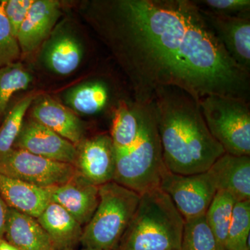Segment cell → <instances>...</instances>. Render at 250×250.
I'll use <instances>...</instances> for the list:
<instances>
[{
  "instance_id": "6da1fadb",
  "label": "cell",
  "mask_w": 250,
  "mask_h": 250,
  "mask_svg": "<svg viewBox=\"0 0 250 250\" xmlns=\"http://www.w3.org/2000/svg\"><path fill=\"white\" fill-rule=\"evenodd\" d=\"M101 9L135 101H153L163 87L197 101L208 95L249 101L250 72L230 57L195 1L118 0Z\"/></svg>"
},
{
  "instance_id": "7a4b0ae2",
  "label": "cell",
  "mask_w": 250,
  "mask_h": 250,
  "mask_svg": "<svg viewBox=\"0 0 250 250\" xmlns=\"http://www.w3.org/2000/svg\"><path fill=\"white\" fill-rule=\"evenodd\" d=\"M153 103L167 170L182 175L207 172L225 154L207 127L199 101L191 95L163 87L156 90Z\"/></svg>"
},
{
  "instance_id": "3957f363",
  "label": "cell",
  "mask_w": 250,
  "mask_h": 250,
  "mask_svg": "<svg viewBox=\"0 0 250 250\" xmlns=\"http://www.w3.org/2000/svg\"><path fill=\"white\" fill-rule=\"evenodd\" d=\"M185 220L160 188L141 194L114 250H181Z\"/></svg>"
},
{
  "instance_id": "277c9868",
  "label": "cell",
  "mask_w": 250,
  "mask_h": 250,
  "mask_svg": "<svg viewBox=\"0 0 250 250\" xmlns=\"http://www.w3.org/2000/svg\"><path fill=\"white\" fill-rule=\"evenodd\" d=\"M142 124L139 136L126 149H115L113 182L139 195L159 188L166 168L156 125L153 101L142 103Z\"/></svg>"
},
{
  "instance_id": "5b68a950",
  "label": "cell",
  "mask_w": 250,
  "mask_h": 250,
  "mask_svg": "<svg viewBox=\"0 0 250 250\" xmlns=\"http://www.w3.org/2000/svg\"><path fill=\"white\" fill-rule=\"evenodd\" d=\"M141 195L115 182L99 187V203L83 228L81 244L95 250H114L134 216Z\"/></svg>"
},
{
  "instance_id": "8992f818",
  "label": "cell",
  "mask_w": 250,
  "mask_h": 250,
  "mask_svg": "<svg viewBox=\"0 0 250 250\" xmlns=\"http://www.w3.org/2000/svg\"><path fill=\"white\" fill-rule=\"evenodd\" d=\"M210 134L225 153L250 156V105L241 98L208 95L199 101Z\"/></svg>"
},
{
  "instance_id": "52a82bcc",
  "label": "cell",
  "mask_w": 250,
  "mask_h": 250,
  "mask_svg": "<svg viewBox=\"0 0 250 250\" xmlns=\"http://www.w3.org/2000/svg\"><path fill=\"white\" fill-rule=\"evenodd\" d=\"M0 174L42 188L57 187L77 174L76 167L13 148L0 157Z\"/></svg>"
},
{
  "instance_id": "ba28073f",
  "label": "cell",
  "mask_w": 250,
  "mask_h": 250,
  "mask_svg": "<svg viewBox=\"0 0 250 250\" xmlns=\"http://www.w3.org/2000/svg\"><path fill=\"white\" fill-rule=\"evenodd\" d=\"M159 188L170 197L184 220L205 215L217 192L208 171L182 175L167 170Z\"/></svg>"
},
{
  "instance_id": "9c48e42d",
  "label": "cell",
  "mask_w": 250,
  "mask_h": 250,
  "mask_svg": "<svg viewBox=\"0 0 250 250\" xmlns=\"http://www.w3.org/2000/svg\"><path fill=\"white\" fill-rule=\"evenodd\" d=\"M77 148L75 167L79 175L97 187L113 182L116 155L109 135L98 134L83 139Z\"/></svg>"
},
{
  "instance_id": "30bf717a",
  "label": "cell",
  "mask_w": 250,
  "mask_h": 250,
  "mask_svg": "<svg viewBox=\"0 0 250 250\" xmlns=\"http://www.w3.org/2000/svg\"><path fill=\"white\" fill-rule=\"evenodd\" d=\"M14 148L74 166L77 160L75 145L34 119L24 123Z\"/></svg>"
},
{
  "instance_id": "8fae6325",
  "label": "cell",
  "mask_w": 250,
  "mask_h": 250,
  "mask_svg": "<svg viewBox=\"0 0 250 250\" xmlns=\"http://www.w3.org/2000/svg\"><path fill=\"white\" fill-rule=\"evenodd\" d=\"M200 9L230 57L250 72V18L220 16Z\"/></svg>"
},
{
  "instance_id": "7c38bea8",
  "label": "cell",
  "mask_w": 250,
  "mask_h": 250,
  "mask_svg": "<svg viewBox=\"0 0 250 250\" xmlns=\"http://www.w3.org/2000/svg\"><path fill=\"white\" fill-rule=\"evenodd\" d=\"M50 200L66 210L83 227L98 207L99 187L77 174L68 182L50 188Z\"/></svg>"
},
{
  "instance_id": "4fadbf2b",
  "label": "cell",
  "mask_w": 250,
  "mask_h": 250,
  "mask_svg": "<svg viewBox=\"0 0 250 250\" xmlns=\"http://www.w3.org/2000/svg\"><path fill=\"white\" fill-rule=\"evenodd\" d=\"M207 171L214 182L217 191L228 192L236 202L250 200V156L225 153Z\"/></svg>"
},
{
  "instance_id": "5bb4252c",
  "label": "cell",
  "mask_w": 250,
  "mask_h": 250,
  "mask_svg": "<svg viewBox=\"0 0 250 250\" xmlns=\"http://www.w3.org/2000/svg\"><path fill=\"white\" fill-rule=\"evenodd\" d=\"M60 4L55 0H34L18 31L21 53L30 54L41 45L60 16Z\"/></svg>"
},
{
  "instance_id": "9a60e30c",
  "label": "cell",
  "mask_w": 250,
  "mask_h": 250,
  "mask_svg": "<svg viewBox=\"0 0 250 250\" xmlns=\"http://www.w3.org/2000/svg\"><path fill=\"white\" fill-rule=\"evenodd\" d=\"M0 195L9 208L35 218L51 202L50 188L37 187L1 174Z\"/></svg>"
},
{
  "instance_id": "2e32d148",
  "label": "cell",
  "mask_w": 250,
  "mask_h": 250,
  "mask_svg": "<svg viewBox=\"0 0 250 250\" xmlns=\"http://www.w3.org/2000/svg\"><path fill=\"white\" fill-rule=\"evenodd\" d=\"M31 114L38 123L76 146L84 139V127L78 117L53 99H40L33 107Z\"/></svg>"
},
{
  "instance_id": "e0dca14e",
  "label": "cell",
  "mask_w": 250,
  "mask_h": 250,
  "mask_svg": "<svg viewBox=\"0 0 250 250\" xmlns=\"http://www.w3.org/2000/svg\"><path fill=\"white\" fill-rule=\"evenodd\" d=\"M36 219L48 236L54 250H73L80 243L83 227L60 205L51 202Z\"/></svg>"
},
{
  "instance_id": "ac0fdd59",
  "label": "cell",
  "mask_w": 250,
  "mask_h": 250,
  "mask_svg": "<svg viewBox=\"0 0 250 250\" xmlns=\"http://www.w3.org/2000/svg\"><path fill=\"white\" fill-rule=\"evenodd\" d=\"M4 236L18 250H54L37 219L9 207Z\"/></svg>"
},
{
  "instance_id": "d6986e66",
  "label": "cell",
  "mask_w": 250,
  "mask_h": 250,
  "mask_svg": "<svg viewBox=\"0 0 250 250\" xmlns=\"http://www.w3.org/2000/svg\"><path fill=\"white\" fill-rule=\"evenodd\" d=\"M111 98V88L107 81L95 79L70 90L66 101L78 113L93 116L107 108Z\"/></svg>"
},
{
  "instance_id": "ffe728a7",
  "label": "cell",
  "mask_w": 250,
  "mask_h": 250,
  "mask_svg": "<svg viewBox=\"0 0 250 250\" xmlns=\"http://www.w3.org/2000/svg\"><path fill=\"white\" fill-rule=\"evenodd\" d=\"M142 103L123 100L113 111L111 139L115 149L129 147L139 136L142 124Z\"/></svg>"
},
{
  "instance_id": "44dd1931",
  "label": "cell",
  "mask_w": 250,
  "mask_h": 250,
  "mask_svg": "<svg viewBox=\"0 0 250 250\" xmlns=\"http://www.w3.org/2000/svg\"><path fill=\"white\" fill-rule=\"evenodd\" d=\"M83 57L82 45L71 36L62 35L55 39L46 49L45 62L52 71L67 75L76 70Z\"/></svg>"
},
{
  "instance_id": "7402d4cb",
  "label": "cell",
  "mask_w": 250,
  "mask_h": 250,
  "mask_svg": "<svg viewBox=\"0 0 250 250\" xmlns=\"http://www.w3.org/2000/svg\"><path fill=\"white\" fill-rule=\"evenodd\" d=\"M236 202L228 192L218 190L206 212V220L214 235L218 250H226L229 228Z\"/></svg>"
},
{
  "instance_id": "603a6c76",
  "label": "cell",
  "mask_w": 250,
  "mask_h": 250,
  "mask_svg": "<svg viewBox=\"0 0 250 250\" xmlns=\"http://www.w3.org/2000/svg\"><path fill=\"white\" fill-rule=\"evenodd\" d=\"M31 82L32 77L21 62L0 67V118L4 116L11 97L27 89Z\"/></svg>"
},
{
  "instance_id": "cb8c5ba5",
  "label": "cell",
  "mask_w": 250,
  "mask_h": 250,
  "mask_svg": "<svg viewBox=\"0 0 250 250\" xmlns=\"http://www.w3.org/2000/svg\"><path fill=\"white\" fill-rule=\"evenodd\" d=\"M34 98L33 95L24 97L14 105L5 117L0 126V157L6 155L14 148L24 124V116Z\"/></svg>"
},
{
  "instance_id": "d4e9b609",
  "label": "cell",
  "mask_w": 250,
  "mask_h": 250,
  "mask_svg": "<svg viewBox=\"0 0 250 250\" xmlns=\"http://www.w3.org/2000/svg\"><path fill=\"white\" fill-rule=\"evenodd\" d=\"M181 250H218L205 215L185 220Z\"/></svg>"
},
{
  "instance_id": "484cf974",
  "label": "cell",
  "mask_w": 250,
  "mask_h": 250,
  "mask_svg": "<svg viewBox=\"0 0 250 250\" xmlns=\"http://www.w3.org/2000/svg\"><path fill=\"white\" fill-rule=\"evenodd\" d=\"M250 200L236 202L229 228L226 250H250Z\"/></svg>"
},
{
  "instance_id": "4316f807",
  "label": "cell",
  "mask_w": 250,
  "mask_h": 250,
  "mask_svg": "<svg viewBox=\"0 0 250 250\" xmlns=\"http://www.w3.org/2000/svg\"><path fill=\"white\" fill-rule=\"evenodd\" d=\"M4 1H0V67L18 62L21 50L4 14Z\"/></svg>"
},
{
  "instance_id": "83f0119b",
  "label": "cell",
  "mask_w": 250,
  "mask_h": 250,
  "mask_svg": "<svg viewBox=\"0 0 250 250\" xmlns=\"http://www.w3.org/2000/svg\"><path fill=\"white\" fill-rule=\"evenodd\" d=\"M197 6L220 16L250 18V0H201Z\"/></svg>"
},
{
  "instance_id": "f1b7e54d",
  "label": "cell",
  "mask_w": 250,
  "mask_h": 250,
  "mask_svg": "<svg viewBox=\"0 0 250 250\" xmlns=\"http://www.w3.org/2000/svg\"><path fill=\"white\" fill-rule=\"evenodd\" d=\"M33 2L34 0H9L4 1V14L9 21L11 31L16 38Z\"/></svg>"
},
{
  "instance_id": "f546056e",
  "label": "cell",
  "mask_w": 250,
  "mask_h": 250,
  "mask_svg": "<svg viewBox=\"0 0 250 250\" xmlns=\"http://www.w3.org/2000/svg\"><path fill=\"white\" fill-rule=\"evenodd\" d=\"M9 207L5 203L2 197L0 195V238H4L5 225L7 218Z\"/></svg>"
},
{
  "instance_id": "4dcf8cb0",
  "label": "cell",
  "mask_w": 250,
  "mask_h": 250,
  "mask_svg": "<svg viewBox=\"0 0 250 250\" xmlns=\"http://www.w3.org/2000/svg\"><path fill=\"white\" fill-rule=\"evenodd\" d=\"M0 250H18L4 238H0Z\"/></svg>"
},
{
  "instance_id": "1f68e13d",
  "label": "cell",
  "mask_w": 250,
  "mask_h": 250,
  "mask_svg": "<svg viewBox=\"0 0 250 250\" xmlns=\"http://www.w3.org/2000/svg\"><path fill=\"white\" fill-rule=\"evenodd\" d=\"M91 250V249H86V248H83V250Z\"/></svg>"
}]
</instances>
